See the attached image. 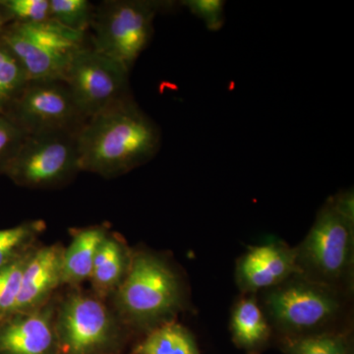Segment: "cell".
<instances>
[{"instance_id":"obj_2","label":"cell","mask_w":354,"mask_h":354,"mask_svg":"<svg viewBox=\"0 0 354 354\" xmlns=\"http://www.w3.org/2000/svg\"><path fill=\"white\" fill-rule=\"evenodd\" d=\"M111 297L124 327L146 333L171 322L183 304L176 272L162 258L147 251L132 252L127 276Z\"/></svg>"},{"instance_id":"obj_18","label":"cell","mask_w":354,"mask_h":354,"mask_svg":"<svg viewBox=\"0 0 354 354\" xmlns=\"http://www.w3.org/2000/svg\"><path fill=\"white\" fill-rule=\"evenodd\" d=\"M29 82L17 58L0 41V113H8Z\"/></svg>"},{"instance_id":"obj_17","label":"cell","mask_w":354,"mask_h":354,"mask_svg":"<svg viewBox=\"0 0 354 354\" xmlns=\"http://www.w3.org/2000/svg\"><path fill=\"white\" fill-rule=\"evenodd\" d=\"M46 230L43 220L27 221L0 230V269L32 250Z\"/></svg>"},{"instance_id":"obj_15","label":"cell","mask_w":354,"mask_h":354,"mask_svg":"<svg viewBox=\"0 0 354 354\" xmlns=\"http://www.w3.org/2000/svg\"><path fill=\"white\" fill-rule=\"evenodd\" d=\"M133 354H200L192 335L174 321L147 333Z\"/></svg>"},{"instance_id":"obj_10","label":"cell","mask_w":354,"mask_h":354,"mask_svg":"<svg viewBox=\"0 0 354 354\" xmlns=\"http://www.w3.org/2000/svg\"><path fill=\"white\" fill-rule=\"evenodd\" d=\"M57 298L36 311L0 323V354H58L55 330Z\"/></svg>"},{"instance_id":"obj_8","label":"cell","mask_w":354,"mask_h":354,"mask_svg":"<svg viewBox=\"0 0 354 354\" xmlns=\"http://www.w3.org/2000/svg\"><path fill=\"white\" fill-rule=\"evenodd\" d=\"M6 115L27 135L78 134L87 121L64 81H30Z\"/></svg>"},{"instance_id":"obj_11","label":"cell","mask_w":354,"mask_h":354,"mask_svg":"<svg viewBox=\"0 0 354 354\" xmlns=\"http://www.w3.org/2000/svg\"><path fill=\"white\" fill-rule=\"evenodd\" d=\"M64 246L37 245L26 258L15 313L36 311L57 297L62 286Z\"/></svg>"},{"instance_id":"obj_1","label":"cell","mask_w":354,"mask_h":354,"mask_svg":"<svg viewBox=\"0 0 354 354\" xmlns=\"http://www.w3.org/2000/svg\"><path fill=\"white\" fill-rule=\"evenodd\" d=\"M77 142L81 171L114 178L152 160L162 133L130 95L88 118Z\"/></svg>"},{"instance_id":"obj_14","label":"cell","mask_w":354,"mask_h":354,"mask_svg":"<svg viewBox=\"0 0 354 354\" xmlns=\"http://www.w3.org/2000/svg\"><path fill=\"white\" fill-rule=\"evenodd\" d=\"M132 252L120 235L109 232L100 246L88 281L92 292L106 300L113 297L127 276Z\"/></svg>"},{"instance_id":"obj_12","label":"cell","mask_w":354,"mask_h":354,"mask_svg":"<svg viewBox=\"0 0 354 354\" xmlns=\"http://www.w3.org/2000/svg\"><path fill=\"white\" fill-rule=\"evenodd\" d=\"M298 250L281 242H270L253 247L239 261L237 281L241 288L256 291L276 288L301 272Z\"/></svg>"},{"instance_id":"obj_4","label":"cell","mask_w":354,"mask_h":354,"mask_svg":"<svg viewBox=\"0 0 354 354\" xmlns=\"http://www.w3.org/2000/svg\"><path fill=\"white\" fill-rule=\"evenodd\" d=\"M174 2L106 0L95 7L91 46L130 72L153 35V20Z\"/></svg>"},{"instance_id":"obj_24","label":"cell","mask_w":354,"mask_h":354,"mask_svg":"<svg viewBox=\"0 0 354 354\" xmlns=\"http://www.w3.org/2000/svg\"><path fill=\"white\" fill-rule=\"evenodd\" d=\"M209 31H218L225 23V2L221 0H185L181 2Z\"/></svg>"},{"instance_id":"obj_7","label":"cell","mask_w":354,"mask_h":354,"mask_svg":"<svg viewBox=\"0 0 354 354\" xmlns=\"http://www.w3.org/2000/svg\"><path fill=\"white\" fill-rule=\"evenodd\" d=\"M129 73L120 62L90 44L70 62L64 83L88 120L130 95Z\"/></svg>"},{"instance_id":"obj_3","label":"cell","mask_w":354,"mask_h":354,"mask_svg":"<svg viewBox=\"0 0 354 354\" xmlns=\"http://www.w3.org/2000/svg\"><path fill=\"white\" fill-rule=\"evenodd\" d=\"M125 330L106 300L92 291L71 288L57 299L55 330L58 354H118Z\"/></svg>"},{"instance_id":"obj_5","label":"cell","mask_w":354,"mask_h":354,"mask_svg":"<svg viewBox=\"0 0 354 354\" xmlns=\"http://www.w3.org/2000/svg\"><path fill=\"white\" fill-rule=\"evenodd\" d=\"M353 195L344 193L326 203L308 235L297 248L298 264L325 281L344 276L353 264Z\"/></svg>"},{"instance_id":"obj_20","label":"cell","mask_w":354,"mask_h":354,"mask_svg":"<svg viewBox=\"0 0 354 354\" xmlns=\"http://www.w3.org/2000/svg\"><path fill=\"white\" fill-rule=\"evenodd\" d=\"M0 15L7 24H34L50 19V0H0Z\"/></svg>"},{"instance_id":"obj_19","label":"cell","mask_w":354,"mask_h":354,"mask_svg":"<svg viewBox=\"0 0 354 354\" xmlns=\"http://www.w3.org/2000/svg\"><path fill=\"white\" fill-rule=\"evenodd\" d=\"M50 19L73 31L91 29L95 7L88 0H50Z\"/></svg>"},{"instance_id":"obj_16","label":"cell","mask_w":354,"mask_h":354,"mask_svg":"<svg viewBox=\"0 0 354 354\" xmlns=\"http://www.w3.org/2000/svg\"><path fill=\"white\" fill-rule=\"evenodd\" d=\"M232 330L237 344L251 348L268 339L270 327L255 298H244L232 313Z\"/></svg>"},{"instance_id":"obj_23","label":"cell","mask_w":354,"mask_h":354,"mask_svg":"<svg viewBox=\"0 0 354 354\" xmlns=\"http://www.w3.org/2000/svg\"><path fill=\"white\" fill-rule=\"evenodd\" d=\"M27 136L6 114L0 113V174H6Z\"/></svg>"},{"instance_id":"obj_25","label":"cell","mask_w":354,"mask_h":354,"mask_svg":"<svg viewBox=\"0 0 354 354\" xmlns=\"http://www.w3.org/2000/svg\"><path fill=\"white\" fill-rule=\"evenodd\" d=\"M6 23L2 19L1 15H0V36H1L2 32H3L4 27H6Z\"/></svg>"},{"instance_id":"obj_13","label":"cell","mask_w":354,"mask_h":354,"mask_svg":"<svg viewBox=\"0 0 354 354\" xmlns=\"http://www.w3.org/2000/svg\"><path fill=\"white\" fill-rule=\"evenodd\" d=\"M111 230L108 225H95L70 230L71 241L64 247L62 286L79 288L88 281L100 246Z\"/></svg>"},{"instance_id":"obj_21","label":"cell","mask_w":354,"mask_h":354,"mask_svg":"<svg viewBox=\"0 0 354 354\" xmlns=\"http://www.w3.org/2000/svg\"><path fill=\"white\" fill-rule=\"evenodd\" d=\"M28 254L0 269V323L15 314Z\"/></svg>"},{"instance_id":"obj_9","label":"cell","mask_w":354,"mask_h":354,"mask_svg":"<svg viewBox=\"0 0 354 354\" xmlns=\"http://www.w3.org/2000/svg\"><path fill=\"white\" fill-rule=\"evenodd\" d=\"M270 291L268 311L279 327L291 332L315 329L332 320L341 302L335 291L322 281L300 279Z\"/></svg>"},{"instance_id":"obj_6","label":"cell","mask_w":354,"mask_h":354,"mask_svg":"<svg viewBox=\"0 0 354 354\" xmlns=\"http://www.w3.org/2000/svg\"><path fill=\"white\" fill-rule=\"evenodd\" d=\"M74 133L28 135L4 176L16 185L51 189L66 185L81 171Z\"/></svg>"},{"instance_id":"obj_22","label":"cell","mask_w":354,"mask_h":354,"mask_svg":"<svg viewBox=\"0 0 354 354\" xmlns=\"http://www.w3.org/2000/svg\"><path fill=\"white\" fill-rule=\"evenodd\" d=\"M288 354H351L342 335L321 334L291 339L286 344Z\"/></svg>"}]
</instances>
